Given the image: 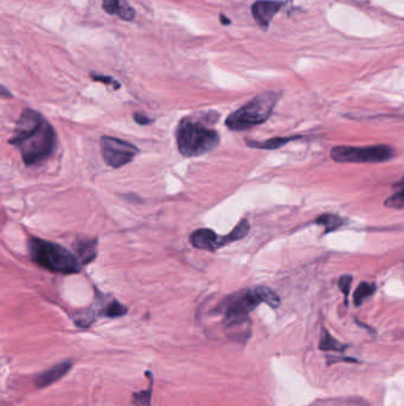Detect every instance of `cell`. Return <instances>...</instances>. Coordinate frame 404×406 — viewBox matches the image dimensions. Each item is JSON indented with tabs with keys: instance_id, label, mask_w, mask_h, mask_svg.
<instances>
[{
	"instance_id": "1",
	"label": "cell",
	"mask_w": 404,
	"mask_h": 406,
	"mask_svg": "<svg viewBox=\"0 0 404 406\" xmlns=\"http://www.w3.org/2000/svg\"><path fill=\"white\" fill-rule=\"evenodd\" d=\"M10 143L21 152L26 166H37L56 150V132L42 114L25 108L18 119Z\"/></svg>"
},
{
	"instance_id": "2",
	"label": "cell",
	"mask_w": 404,
	"mask_h": 406,
	"mask_svg": "<svg viewBox=\"0 0 404 406\" xmlns=\"http://www.w3.org/2000/svg\"><path fill=\"white\" fill-rule=\"evenodd\" d=\"M266 303L273 309L280 305V297L266 286H257L242 290L227 297L218 307V311L223 314V325L227 330L232 333V336L247 335V325H249V316L260 304Z\"/></svg>"
},
{
	"instance_id": "3",
	"label": "cell",
	"mask_w": 404,
	"mask_h": 406,
	"mask_svg": "<svg viewBox=\"0 0 404 406\" xmlns=\"http://www.w3.org/2000/svg\"><path fill=\"white\" fill-rule=\"evenodd\" d=\"M217 118L214 112L184 117L176 130L177 146L180 153L185 157H198L212 151L221 141L219 133L212 128Z\"/></svg>"
},
{
	"instance_id": "4",
	"label": "cell",
	"mask_w": 404,
	"mask_h": 406,
	"mask_svg": "<svg viewBox=\"0 0 404 406\" xmlns=\"http://www.w3.org/2000/svg\"><path fill=\"white\" fill-rule=\"evenodd\" d=\"M28 246L32 262L43 269L62 275L81 272L82 263L78 255L60 244L43 240L41 238H30Z\"/></svg>"
},
{
	"instance_id": "5",
	"label": "cell",
	"mask_w": 404,
	"mask_h": 406,
	"mask_svg": "<svg viewBox=\"0 0 404 406\" xmlns=\"http://www.w3.org/2000/svg\"><path fill=\"white\" fill-rule=\"evenodd\" d=\"M278 100V93L264 92L259 94L227 118V128L232 131H246L254 126L264 124L273 113Z\"/></svg>"
},
{
	"instance_id": "6",
	"label": "cell",
	"mask_w": 404,
	"mask_h": 406,
	"mask_svg": "<svg viewBox=\"0 0 404 406\" xmlns=\"http://www.w3.org/2000/svg\"><path fill=\"white\" fill-rule=\"evenodd\" d=\"M395 157L394 148L389 145L370 146H334L331 150V158L337 163H382Z\"/></svg>"
},
{
	"instance_id": "7",
	"label": "cell",
	"mask_w": 404,
	"mask_h": 406,
	"mask_svg": "<svg viewBox=\"0 0 404 406\" xmlns=\"http://www.w3.org/2000/svg\"><path fill=\"white\" fill-rule=\"evenodd\" d=\"M102 158L107 166L114 169L132 162L139 153V148L128 141L119 138L103 136L100 141Z\"/></svg>"
},
{
	"instance_id": "8",
	"label": "cell",
	"mask_w": 404,
	"mask_h": 406,
	"mask_svg": "<svg viewBox=\"0 0 404 406\" xmlns=\"http://www.w3.org/2000/svg\"><path fill=\"white\" fill-rule=\"evenodd\" d=\"M190 243L195 248L211 252L230 244L228 234L222 237L209 228H200V230H195L194 233L190 235Z\"/></svg>"
},
{
	"instance_id": "9",
	"label": "cell",
	"mask_w": 404,
	"mask_h": 406,
	"mask_svg": "<svg viewBox=\"0 0 404 406\" xmlns=\"http://www.w3.org/2000/svg\"><path fill=\"white\" fill-rule=\"evenodd\" d=\"M284 3L275 0H259L252 6L254 18L262 29H267L275 14L281 10Z\"/></svg>"
},
{
	"instance_id": "10",
	"label": "cell",
	"mask_w": 404,
	"mask_h": 406,
	"mask_svg": "<svg viewBox=\"0 0 404 406\" xmlns=\"http://www.w3.org/2000/svg\"><path fill=\"white\" fill-rule=\"evenodd\" d=\"M71 367H73L71 361H63V362H61V364L46 370V371L36 377V387L37 389H43V387L51 385L53 382H58L60 379L63 378L64 375H68L71 372Z\"/></svg>"
},
{
	"instance_id": "11",
	"label": "cell",
	"mask_w": 404,
	"mask_h": 406,
	"mask_svg": "<svg viewBox=\"0 0 404 406\" xmlns=\"http://www.w3.org/2000/svg\"><path fill=\"white\" fill-rule=\"evenodd\" d=\"M103 10L109 14H118L123 21H133L135 11L128 4L121 0H103Z\"/></svg>"
},
{
	"instance_id": "12",
	"label": "cell",
	"mask_w": 404,
	"mask_h": 406,
	"mask_svg": "<svg viewBox=\"0 0 404 406\" xmlns=\"http://www.w3.org/2000/svg\"><path fill=\"white\" fill-rule=\"evenodd\" d=\"M75 250L78 253V259L82 263V265L89 264L96 258L98 253V241L95 239H86V240L78 241L75 244Z\"/></svg>"
},
{
	"instance_id": "13",
	"label": "cell",
	"mask_w": 404,
	"mask_h": 406,
	"mask_svg": "<svg viewBox=\"0 0 404 406\" xmlns=\"http://www.w3.org/2000/svg\"><path fill=\"white\" fill-rule=\"evenodd\" d=\"M301 138H303L301 136H293V137L286 138L276 137L264 141H247L246 143L249 148H261V150H275V148H282L287 143L298 141V139H301Z\"/></svg>"
},
{
	"instance_id": "14",
	"label": "cell",
	"mask_w": 404,
	"mask_h": 406,
	"mask_svg": "<svg viewBox=\"0 0 404 406\" xmlns=\"http://www.w3.org/2000/svg\"><path fill=\"white\" fill-rule=\"evenodd\" d=\"M376 293V284L373 283H361L353 295V302L356 307H361L366 300H369L373 293Z\"/></svg>"
},
{
	"instance_id": "15",
	"label": "cell",
	"mask_w": 404,
	"mask_h": 406,
	"mask_svg": "<svg viewBox=\"0 0 404 406\" xmlns=\"http://www.w3.org/2000/svg\"><path fill=\"white\" fill-rule=\"evenodd\" d=\"M316 223L323 226L326 233H331V232L341 228L345 223L341 216L336 215V214H323L316 220Z\"/></svg>"
},
{
	"instance_id": "16",
	"label": "cell",
	"mask_w": 404,
	"mask_h": 406,
	"mask_svg": "<svg viewBox=\"0 0 404 406\" xmlns=\"http://www.w3.org/2000/svg\"><path fill=\"white\" fill-rule=\"evenodd\" d=\"M395 187L398 191L384 201V205L390 209H404V177Z\"/></svg>"
},
{
	"instance_id": "17",
	"label": "cell",
	"mask_w": 404,
	"mask_h": 406,
	"mask_svg": "<svg viewBox=\"0 0 404 406\" xmlns=\"http://www.w3.org/2000/svg\"><path fill=\"white\" fill-rule=\"evenodd\" d=\"M319 348L321 350H334V352H343L346 348L345 345L339 342L338 340L334 339L330 333L323 329L320 338Z\"/></svg>"
},
{
	"instance_id": "18",
	"label": "cell",
	"mask_w": 404,
	"mask_h": 406,
	"mask_svg": "<svg viewBox=\"0 0 404 406\" xmlns=\"http://www.w3.org/2000/svg\"><path fill=\"white\" fill-rule=\"evenodd\" d=\"M126 314L127 308L119 303L118 300H113L110 303L107 304L105 309L102 310V315H105L107 318H121V316Z\"/></svg>"
},
{
	"instance_id": "19",
	"label": "cell",
	"mask_w": 404,
	"mask_h": 406,
	"mask_svg": "<svg viewBox=\"0 0 404 406\" xmlns=\"http://www.w3.org/2000/svg\"><path fill=\"white\" fill-rule=\"evenodd\" d=\"M352 277L351 275H343L338 280V286L341 289V293H344L345 300L348 302V293H350V288H351Z\"/></svg>"
},
{
	"instance_id": "20",
	"label": "cell",
	"mask_w": 404,
	"mask_h": 406,
	"mask_svg": "<svg viewBox=\"0 0 404 406\" xmlns=\"http://www.w3.org/2000/svg\"><path fill=\"white\" fill-rule=\"evenodd\" d=\"M93 80L95 81L103 82L105 85L115 86L116 88H119L120 85L115 80H113L112 78H108V76H100V75L92 74Z\"/></svg>"
},
{
	"instance_id": "21",
	"label": "cell",
	"mask_w": 404,
	"mask_h": 406,
	"mask_svg": "<svg viewBox=\"0 0 404 406\" xmlns=\"http://www.w3.org/2000/svg\"><path fill=\"white\" fill-rule=\"evenodd\" d=\"M134 121H137L139 125H148L151 124L152 121L150 118L146 117L145 114L143 113H135L134 114Z\"/></svg>"
},
{
	"instance_id": "22",
	"label": "cell",
	"mask_w": 404,
	"mask_h": 406,
	"mask_svg": "<svg viewBox=\"0 0 404 406\" xmlns=\"http://www.w3.org/2000/svg\"><path fill=\"white\" fill-rule=\"evenodd\" d=\"M145 406H150V405H145Z\"/></svg>"
}]
</instances>
